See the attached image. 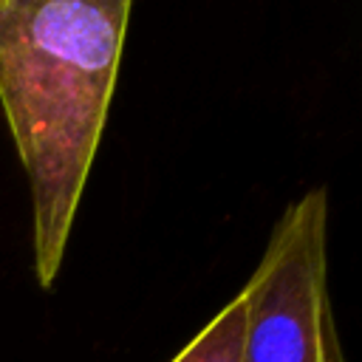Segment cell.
Here are the masks:
<instances>
[{
    "mask_svg": "<svg viewBox=\"0 0 362 362\" xmlns=\"http://www.w3.org/2000/svg\"><path fill=\"white\" fill-rule=\"evenodd\" d=\"M127 0H0V105L28 175L37 283L62 266L107 122Z\"/></svg>",
    "mask_w": 362,
    "mask_h": 362,
    "instance_id": "cell-1",
    "label": "cell"
},
{
    "mask_svg": "<svg viewBox=\"0 0 362 362\" xmlns=\"http://www.w3.org/2000/svg\"><path fill=\"white\" fill-rule=\"evenodd\" d=\"M243 297V362H345L328 297L325 187L283 209Z\"/></svg>",
    "mask_w": 362,
    "mask_h": 362,
    "instance_id": "cell-2",
    "label": "cell"
},
{
    "mask_svg": "<svg viewBox=\"0 0 362 362\" xmlns=\"http://www.w3.org/2000/svg\"><path fill=\"white\" fill-rule=\"evenodd\" d=\"M243 334H246V297L240 291L170 362H243Z\"/></svg>",
    "mask_w": 362,
    "mask_h": 362,
    "instance_id": "cell-3",
    "label": "cell"
}]
</instances>
